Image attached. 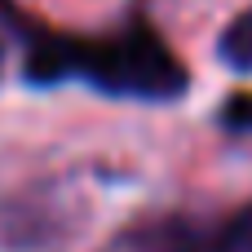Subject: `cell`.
I'll return each instance as SVG.
<instances>
[{"instance_id": "1", "label": "cell", "mask_w": 252, "mask_h": 252, "mask_svg": "<svg viewBox=\"0 0 252 252\" xmlns=\"http://www.w3.org/2000/svg\"><path fill=\"white\" fill-rule=\"evenodd\" d=\"M89 80L93 89L111 97H137V102H173L186 93V66L168 53V44L151 27H133L115 40H58L44 35L27 53V80L31 84H62V80Z\"/></svg>"}, {"instance_id": "2", "label": "cell", "mask_w": 252, "mask_h": 252, "mask_svg": "<svg viewBox=\"0 0 252 252\" xmlns=\"http://www.w3.org/2000/svg\"><path fill=\"white\" fill-rule=\"evenodd\" d=\"M217 252H252V204L244 208V213H235V221L221 230Z\"/></svg>"}, {"instance_id": "3", "label": "cell", "mask_w": 252, "mask_h": 252, "mask_svg": "<svg viewBox=\"0 0 252 252\" xmlns=\"http://www.w3.org/2000/svg\"><path fill=\"white\" fill-rule=\"evenodd\" d=\"M230 133H252V93H235V97H226V106H221V115H217Z\"/></svg>"}]
</instances>
